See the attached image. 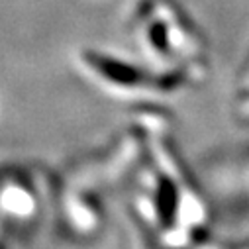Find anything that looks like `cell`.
Here are the masks:
<instances>
[{"mask_svg": "<svg viewBox=\"0 0 249 249\" xmlns=\"http://www.w3.org/2000/svg\"><path fill=\"white\" fill-rule=\"evenodd\" d=\"M87 63L108 83L116 85H134L138 81L136 69L126 63H120L116 59L104 57L102 53H87Z\"/></svg>", "mask_w": 249, "mask_h": 249, "instance_id": "6da1fadb", "label": "cell"}]
</instances>
